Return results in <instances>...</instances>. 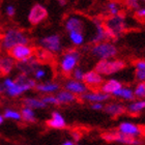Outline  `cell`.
I'll return each mask as SVG.
<instances>
[{"label":"cell","instance_id":"cell-1","mask_svg":"<svg viewBox=\"0 0 145 145\" xmlns=\"http://www.w3.org/2000/svg\"><path fill=\"white\" fill-rule=\"evenodd\" d=\"M104 26L106 30L108 40H116L127 29V22L125 16L120 12L115 16H107L104 19Z\"/></svg>","mask_w":145,"mask_h":145},{"label":"cell","instance_id":"cell-2","mask_svg":"<svg viewBox=\"0 0 145 145\" xmlns=\"http://www.w3.org/2000/svg\"><path fill=\"white\" fill-rule=\"evenodd\" d=\"M30 37L25 31L19 28L10 27L7 28L3 32L0 39V48L5 52H9V50L17 45L21 44H29Z\"/></svg>","mask_w":145,"mask_h":145},{"label":"cell","instance_id":"cell-3","mask_svg":"<svg viewBox=\"0 0 145 145\" xmlns=\"http://www.w3.org/2000/svg\"><path fill=\"white\" fill-rule=\"evenodd\" d=\"M90 54L99 60L104 59H112L118 54V49L112 40H104V42L92 44L89 49Z\"/></svg>","mask_w":145,"mask_h":145},{"label":"cell","instance_id":"cell-4","mask_svg":"<svg viewBox=\"0 0 145 145\" xmlns=\"http://www.w3.org/2000/svg\"><path fill=\"white\" fill-rule=\"evenodd\" d=\"M80 58H81V53L76 47L67 48L62 53L60 60H59V67L62 74L64 75L72 74V71L78 67Z\"/></svg>","mask_w":145,"mask_h":145},{"label":"cell","instance_id":"cell-5","mask_svg":"<svg viewBox=\"0 0 145 145\" xmlns=\"http://www.w3.org/2000/svg\"><path fill=\"white\" fill-rule=\"evenodd\" d=\"M37 46L49 54H59L63 50V42L60 34L51 33L37 39Z\"/></svg>","mask_w":145,"mask_h":145},{"label":"cell","instance_id":"cell-6","mask_svg":"<svg viewBox=\"0 0 145 145\" xmlns=\"http://www.w3.org/2000/svg\"><path fill=\"white\" fill-rule=\"evenodd\" d=\"M124 67H125V62L123 60L112 58V59L99 60L94 70L102 76H109L120 72Z\"/></svg>","mask_w":145,"mask_h":145},{"label":"cell","instance_id":"cell-7","mask_svg":"<svg viewBox=\"0 0 145 145\" xmlns=\"http://www.w3.org/2000/svg\"><path fill=\"white\" fill-rule=\"evenodd\" d=\"M49 12L45 5L40 3H35L31 6L27 15V21L29 24L36 26V25L42 24L48 19Z\"/></svg>","mask_w":145,"mask_h":145},{"label":"cell","instance_id":"cell-8","mask_svg":"<svg viewBox=\"0 0 145 145\" xmlns=\"http://www.w3.org/2000/svg\"><path fill=\"white\" fill-rule=\"evenodd\" d=\"M8 53L18 62L27 60L28 58H30L35 55L34 48L32 46L29 45V44H21V45L15 46L14 48L9 50Z\"/></svg>","mask_w":145,"mask_h":145},{"label":"cell","instance_id":"cell-9","mask_svg":"<svg viewBox=\"0 0 145 145\" xmlns=\"http://www.w3.org/2000/svg\"><path fill=\"white\" fill-rule=\"evenodd\" d=\"M91 23L93 25L94 31L92 35H91L89 42L90 44H97V42H104V40H108L107 39L106 30H105V26H104V19L97 17L91 20Z\"/></svg>","mask_w":145,"mask_h":145},{"label":"cell","instance_id":"cell-10","mask_svg":"<svg viewBox=\"0 0 145 145\" xmlns=\"http://www.w3.org/2000/svg\"><path fill=\"white\" fill-rule=\"evenodd\" d=\"M64 29L67 33L71 31H84L86 30V22L81 16L70 15L65 18L63 23Z\"/></svg>","mask_w":145,"mask_h":145},{"label":"cell","instance_id":"cell-11","mask_svg":"<svg viewBox=\"0 0 145 145\" xmlns=\"http://www.w3.org/2000/svg\"><path fill=\"white\" fill-rule=\"evenodd\" d=\"M103 138L106 141H116L123 144H130V145H138L140 142L138 140L135 139V137H131L127 135L118 132V133H106L103 135Z\"/></svg>","mask_w":145,"mask_h":145},{"label":"cell","instance_id":"cell-12","mask_svg":"<svg viewBox=\"0 0 145 145\" xmlns=\"http://www.w3.org/2000/svg\"><path fill=\"white\" fill-rule=\"evenodd\" d=\"M83 82L87 85V87L97 88L102 86L104 79H103V76L94 70L85 72L84 77H83Z\"/></svg>","mask_w":145,"mask_h":145},{"label":"cell","instance_id":"cell-13","mask_svg":"<svg viewBox=\"0 0 145 145\" xmlns=\"http://www.w3.org/2000/svg\"><path fill=\"white\" fill-rule=\"evenodd\" d=\"M64 89L71 91L76 95H82L87 91L88 87L83 81H79L75 79H71L69 81L65 82L64 84Z\"/></svg>","mask_w":145,"mask_h":145},{"label":"cell","instance_id":"cell-14","mask_svg":"<svg viewBox=\"0 0 145 145\" xmlns=\"http://www.w3.org/2000/svg\"><path fill=\"white\" fill-rule=\"evenodd\" d=\"M39 67V58L36 57L35 55L30 58H28L27 60L19 62L18 65H17L20 72H23V74H26V75L30 74V72H33Z\"/></svg>","mask_w":145,"mask_h":145},{"label":"cell","instance_id":"cell-15","mask_svg":"<svg viewBox=\"0 0 145 145\" xmlns=\"http://www.w3.org/2000/svg\"><path fill=\"white\" fill-rule=\"evenodd\" d=\"M81 97L84 101H87L90 103H103V102L109 100L110 94L105 93L103 91H92V92L86 91L85 93L82 94Z\"/></svg>","mask_w":145,"mask_h":145},{"label":"cell","instance_id":"cell-16","mask_svg":"<svg viewBox=\"0 0 145 145\" xmlns=\"http://www.w3.org/2000/svg\"><path fill=\"white\" fill-rule=\"evenodd\" d=\"M118 132H120V133L124 134V135H127V136L137 137L141 134V129L136 124L125 121V122H122V123L119 124Z\"/></svg>","mask_w":145,"mask_h":145},{"label":"cell","instance_id":"cell-17","mask_svg":"<svg viewBox=\"0 0 145 145\" xmlns=\"http://www.w3.org/2000/svg\"><path fill=\"white\" fill-rule=\"evenodd\" d=\"M16 67V60L10 55H5L0 57V72L2 75H7Z\"/></svg>","mask_w":145,"mask_h":145},{"label":"cell","instance_id":"cell-18","mask_svg":"<svg viewBox=\"0 0 145 145\" xmlns=\"http://www.w3.org/2000/svg\"><path fill=\"white\" fill-rule=\"evenodd\" d=\"M69 36V40L72 45V47H82L85 45L86 42V35H85L84 31H71L67 33Z\"/></svg>","mask_w":145,"mask_h":145},{"label":"cell","instance_id":"cell-19","mask_svg":"<svg viewBox=\"0 0 145 145\" xmlns=\"http://www.w3.org/2000/svg\"><path fill=\"white\" fill-rule=\"evenodd\" d=\"M47 125L52 129H63L65 127L67 123H65V119L63 118V116L59 113V112H53L52 113L51 119L47 120Z\"/></svg>","mask_w":145,"mask_h":145},{"label":"cell","instance_id":"cell-20","mask_svg":"<svg viewBox=\"0 0 145 145\" xmlns=\"http://www.w3.org/2000/svg\"><path fill=\"white\" fill-rule=\"evenodd\" d=\"M105 12L107 16H115L122 12V4L117 0H109L105 5Z\"/></svg>","mask_w":145,"mask_h":145},{"label":"cell","instance_id":"cell-21","mask_svg":"<svg viewBox=\"0 0 145 145\" xmlns=\"http://www.w3.org/2000/svg\"><path fill=\"white\" fill-rule=\"evenodd\" d=\"M121 86H122L121 82H119L116 79H110L108 81L103 82V84L101 86V90L103 91V92H105V93L112 94L114 91L119 89Z\"/></svg>","mask_w":145,"mask_h":145},{"label":"cell","instance_id":"cell-22","mask_svg":"<svg viewBox=\"0 0 145 145\" xmlns=\"http://www.w3.org/2000/svg\"><path fill=\"white\" fill-rule=\"evenodd\" d=\"M59 84L54 83V82H45V83H39L36 84L35 89L42 93H54L59 90Z\"/></svg>","mask_w":145,"mask_h":145},{"label":"cell","instance_id":"cell-23","mask_svg":"<svg viewBox=\"0 0 145 145\" xmlns=\"http://www.w3.org/2000/svg\"><path fill=\"white\" fill-rule=\"evenodd\" d=\"M112 95L119 97V99H123V100H127V101H131L135 99V94H134L133 89H131L130 87H123V86H121L119 89L114 91L112 93Z\"/></svg>","mask_w":145,"mask_h":145},{"label":"cell","instance_id":"cell-24","mask_svg":"<svg viewBox=\"0 0 145 145\" xmlns=\"http://www.w3.org/2000/svg\"><path fill=\"white\" fill-rule=\"evenodd\" d=\"M56 97H57L59 104H72L74 102H76V94L67 90V89L58 91Z\"/></svg>","mask_w":145,"mask_h":145},{"label":"cell","instance_id":"cell-25","mask_svg":"<svg viewBox=\"0 0 145 145\" xmlns=\"http://www.w3.org/2000/svg\"><path fill=\"white\" fill-rule=\"evenodd\" d=\"M105 111L108 113V114L112 115V116H116V115L122 114L125 109L124 107L121 105V104H117V103H111L107 105L106 107H104Z\"/></svg>","mask_w":145,"mask_h":145},{"label":"cell","instance_id":"cell-26","mask_svg":"<svg viewBox=\"0 0 145 145\" xmlns=\"http://www.w3.org/2000/svg\"><path fill=\"white\" fill-rule=\"evenodd\" d=\"M25 106L30 107L32 109H42L45 108L47 105H46L44 102H42V99H36V97H26L24 101H23Z\"/></svg>","mask_w":145,"mask_h":145},{"label":"cell","instance_id":"cell-27","mask_svg":"<svg viewBox=\"0 0 145 145\" xmlns=\"http://www.w3.org/2000/svg\"><path fill=\"white\" fill-rule=\"evenodd\" d=\"M145 109V100H140V101H136L134 103L130 104L127 106V111L132 113V114H135V113H139L142 110Z\"/></svg>","mask_w":145,"mask_h":145},{"label":"cell","instance_id":"cell-28","mask_svg":"<svg viewBox=\"0 0 145 145\" xmlns=\"http://www.w3.org/2000/svg\"><path fill=\"white\" fill-rule=\"evenodd\" d=\"M22 118L27 122H34L35 121V114H34L33 109L30 107L25 106L21 111Z\"/></svg>","mask_w":145,"mask_h":145},{"label":"cell","instance_id":"cell-29","mask_svg":"<svg viewBox=\"0 0 145 145\" xmlns=\"http://www.w3.org/2000/svg\"><path fill=\"white\" fill-rule=\"evenodd\" d=\"M4 118H7V119H12V120H20L22 118V115L20 112L15 111V110H10V109H7L4 112Z\"/></svg>","mask_w":145,"mask_h":145},{"label":"cell","instance_id":"cell-30","mask_svg":"<svg viewBox=\"0 0 145 145\" xmlns=\"http://www.w3.org/2000/svg\"><path fill=\"white\" fill-rule=\"evenodd\" d=\"M134 94H135V97H140V99H143L145 97V85L144 82H139L137 86L134 89Z\"/></svg>","mask_w":145,"mask_h":145},{"label":"cell","instance_id":"cell-31","mask_svg":"<svg viewBox=\"0 0 145 145\" xmlns=\"http://www.w3.org/2000/svg\"><path fill=\"white\" fill-rule=\"evenodd\" d=\"M33 75L36 80H44V79L47 77V75H48V71L46 70L45 67H42L39 65V67L33 72Z\"/></svg>","mask_w":145,"mask_h":145},{"label":"cell","instance_id":"cell-32","mask_svg":"<svg viewBox=\"0 0 145 145\" xmlns=\"http://www.w3.org/2000/svg\"><path fill=\"white\" fill-rule=\"evenodd\" d=\"M135 17L136 19L140 20V21H145V5H140L138 8H136L134 10Z\"/></svg>","mask_w":145,"mask_h":145},{"label":"cell","instance_id":"cell-33","mask_svg":"<svg viewBox=\"0 0 145 145\" xmlns=\"http://www.w3.org/2000/svg\"><path fill=\"white\" fill-rule=\"evenodd\" d=\"M42 100L46 105H59L57 97H54V95H51V94H48V95L44 97Z\"/></svg>","mask_w":145,"mask_h":145},{"label":"cell","instance_id":"cell-34","mask_svg":"<svg viewBox=\"0 0 145 145\" xmlns=\"http://www.w3.org/2000/svg\"><path fill=\"white\" fill-rule=\"evenodd\" d=\"M84 71L82 70L81 67H76L75 70L72 71V79L75 80H79V81H83V77H84Z\"/></svg>","mask_w":145,"mask_h":145},{"label":"cell","instance_id":"cell-35","mask_svg":"<svg viewBox=\"0 0 145 145\" xmlns=\"http://www.w3.org/2000/svg\"><path fill=\"white\" fill-rule=\"evenodd\" d=\"M4 12H5V15L8 17V18H12V17H15L16 16V12H17V9H16V6L14 4H7L5 6V8H4Z\"/></svg>","mask_w":145,"mask_h":145},{"label":"cell","instance_id":"cell-36","mask_svg":"<svg viewBox=\"0 0 145 145\" xmlns=\"http://www.w3.org/2000/svg\"><path fill=\"white\" fill-rule=\"evenodd\" d=\"M124 4L132 10H135L136 8H138L141 4H140L139 0H124Z\"/></svg>","mask_w":145,"mask_h":145},{"label":"cell","instance_id":"cell-37","mask_svg":"<svg viewBox=\"0 0 145 145\" xmlns=\"http://www.w3.org/2000/svg\"><path fill=\"white\" fill-rule=\"evenodd\" d=\"M135 77L139 82H145V72L135 69Z\"/></svg>","mask_w":145,"mask_h":145},{"label":"cell","instance_id":"cell-38","mask_svg":"<svg viewBox=\"0 0 145 145\" xmlns=\"http://www.w3.org/2000/svg\"><path fill=\"white\" fill-rule=\"evenodd\" d=\"M135 69L136 70H141L145 72V60L141 59V60H137L135 62Z\"/></svg>","mask_w":145,"mask_h":145},{"label":"cell","instance_id":"cell-39","mask_svg":"<svg viewBox=\"0 0 145 145\" xmlns=\"http://www.w3.org/2000/svg\"><path fill=\"white\" fill-rule=\"evenodd\" d=\"M91 109H93V110H103L104 105L102 103H92Z\"/></svg>","mask_w":145,"mask_h":145},{"label":"cell","instance_id":"cell-40","mask_svg":"<svg viewBox=\"0 0 145 145\" xmlns=\"http://www.w3.org/2000/svg\"><path fill=\"white\" fill-rule=\"evenodd\" d=\"M58 4L60 6H65L67 4V0H57Z\"/></svg>","mask_w":145,"mask_h":145},{"label":"cell","instance_id":"cell-41","mask_svg":"<svg viewBox=\"0 0 145 145\" xmlns=\"http://www.w3.org/2000/svg\"><path fill=\"white\" fill-rule=\"evenodd\" d=\"M3 92H5V87L3 83H0V93H3Z\"/></svg>","mask_w":145,"mask_h":145},{"label":"cell","instance_id":"cell-42","mask_svg":"<svg viewBox=\"0 0 145 145\" xmlns=\"http://www.w3.org/2000/svg\"><path fill=\"white\" fill-rule=\"evenodd\" d=\"M72 137H74V138H75L76 140H79V139H80V135H79L78 133H76V132H74V133H72Z\"/></svg>","mask_w":145,"mask_h":145},{"label":"cell","instance_id":"cell-43","mask_svg":"<svg viewBox=\"0 0 145 145\" xmlns=\"http://www.w3.org/2000/svg\"><path fill=\"white\" fill-rule=\"evenodd\" d=\"M62 145H75V144L72 141H65L64 143H62Z\"/></svg>","mask_w":145,"mask_h":145},{"label":"cell","instance_id":"cell-44","mask_svg":"<svg viewBox=\"0 0 145 145\" xmlns=\"http://www.w3.org/2000/svg\"><path fill=\"white\" fill-rule=\"evenodd\" d=\"M3 121H4V116H2V115L0 114V125L3 123Z\"/></svg>","mask_w":145,"mask_h":145},{"label":"cell","instance_id":"cell-45","mask_svg":"<svg viewBox=\"0 0 145 145\" xmlns=\"http://www.w3.org/2000/svg\"><path fill=\"white\" fill-rule=\"evenodd\" d=\"M140 4H143V5H145V0H139Z\"/></svg>","mask_w":145,"mask_h":145},{"label":"cell","instance_id":"cell-46","mask_svg":"<svg viewBox=\"0 0 145 145\" xmlns=\"http://www.w3.org/2000/svg\"><path fill=\"white\" fill-rule=\"evenodd\" d=\"M144 85H145V82H144Z\"/></svg>","mask_w":145,"mask_h":145}]
</instances>
